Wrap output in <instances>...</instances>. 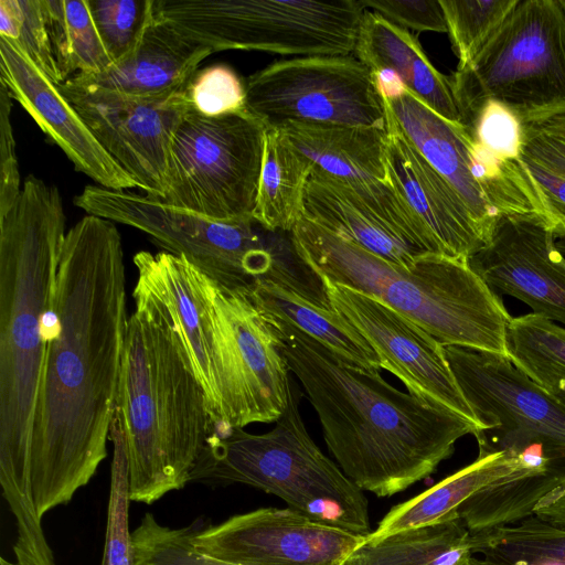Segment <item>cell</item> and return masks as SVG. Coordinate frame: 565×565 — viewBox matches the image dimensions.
Here are the masks:
<instances>
[{"instance_id": "cell-1", "label": "cell", "mask_w": 565, "mask_h": 565, "mask_svg": "<svg viewBox=\"0 0 565 565\" xmlns=\"http://www.w3.org/2000/svg\"><path fill=\"white\" fill-rule=\"evenodd\" d=\"M121 236L87 214L66 233L35 402L38 516L67 504L107 456L128 324Z\"/></svg>"}, {"instance_id": "cell-2", "label": "cell", "mask_w": 565, "mask_h": 565, "mask_svg": "<svg viewBox=\"0 0 565 565\" xmlns=\"http://www.w3.org/2000/svg\"><path fill=\"white\" fill-rule=\"evenodd\" d=\"M264 315V313H263ZM316 411L328 450L361 490L391 497L429 477L479 427L387 383L291 323L264 315Z\"/></svg>"}, {"instance_id": "cell-3", "label": "cell", "mask_w": 565, "mask_h": 565, "mask_svg": "<svg viewBox=\"0 0 565 565\" xmlns=\"http://www.w3.org/2000/svg\"><path fill=\"white\" fill-rule=\"evenodd\" d=\"M134 263V291L172 324L213 422L238 428L276 423L288 405L290 371L249 294L221 285L169 252L142 250Z\"/></svg>"}, {"instance_id": "cell-4", "label": "cell", "mask_w": 565, "mask_h": 565, "mask_svg": "<svg viewBox=\"0 0 565 565\" xmlns=\"http://www.w3.org/2000/svg\"><path fill=\"white\" fill-rule=\"evenodd\" d=\"M58 189L29 175L0 216V483L11 513H35L31 446L65 233Z\"/></svg>"}, {"instance_id": "cell-5", "label": "cell", "mask_w": 565, "mask_h": 565, "mask_svg": "<svg viewBox=\"0 0 565 565\" xmlns=\"http://www.w3.org/2000/svg\"><path fill=\"white\" fill-rule=\"evenodd\" d=\"M132 296L111 426L125 443L131 501L152 504L191 482L214 422L172 324Z\"/></svg>"}, {"instance_id": "cell-6", "label": "cell", "mask_w": 565, "mask_h": 565, "mask_svg": "<svg viewBox=\"0 0 565 565\" xmlns=\"http://www.w3.org/2000/svg\"><path fill=\"white\" fill-rule=\"evenodd\" d=\"M290 235L298 256L320 280L380 300L444 345L507 355L511 317L468 260L425 253L405 268L302 216Z\"/></svg>"}, {"instance_id": "cell-7", "label": "cell", "mask_w": 565, "mask_h": 565, "mask_svg": "<svg viewBox=\"0 0 565 565\" xmlns=\"http://www.w3.org/2000/svg\"><path fill=\"white\" fill-rule=\"evenodd\" d=\"M291 383L288 405L271 430L250 434L214 423L192 481L243 483L284 500L318 522L367 536V499L310 437Z\"/></svg>"}, {"instance_id": "cell-8", "label": "cell", "mask_w": 565, "mask_h": 565, "mask_svg": "<svg viewBox=\"0 0 565 565\" xmlns=\"http://www.w3.org/2000/svg\"><path fill=\"white\" fill-rule=\"evenodd\" d=\"M74 203L147 233L230 289L249 294L256 280L296 271L292 265L301 264L290 233L269 231L254 218L215 221L162 199L98 185L85 186Z\"/></svg>"}, {"instance_id": "cell-9", "label": "cell", "mask_w": 565, "mask_h": 565, "mask_svg": "<svg viewBox=\"0 0 565 565\" xmlns=\"http://www.w3.org/2000/svg\"><path fill=\"white\" fill-rule=\"evenodd\" d=\"M360 0H154V14L213 53L348 56L364 12Z\"/></svg>"}, {"instance_id": "cell-10", "label": "cell", "mask_w": 565, "mask_h": 565, "mask_svg": "<svg viewBox=\"0 0 565 565\" xmlns=\"http://www.w3.org/2000/svg\"><path fill=\"white\" fill-rule=\"evenodd\" d=\"M465 127L487 100L521 120L565 107V8L520 0L479 55L450 75Z\"/></svg>"}, {"instance_id": "cell-11", "label": "cell", "mask_w": 565, "mask_h": 565, "mask_svg": "<svg viewBox=\"0 0 565 565\" xmlns=\"http://www.w3.org/2000/svg\"><path fill=\"white\" fill-rule=\"evenodd\" d=\"M480 429L479 455L508 451L565 482V408L508 355L444 345Z\"/></svg>"}, {"instance_id": "cell-12", "label": "cell", "mask_w": 565, "mask_h": 565, "mask_svg": "<svg viewBox=\"0 0 565 565\" xmlns=\"http://www.w3.org/2000/svg\"><path fill=\"white\" fill-rule=\"evenodd\" d=\"M266 129L247 110L206 117L189 106L172 139L162 200L215 221L253 220Z\"/></svg>"}, {"instance_id": "cell-13", "label": "cell", "mask_w": 565, "mask_h": 565, "mask_svg": "<svg viewBox=\"0 0 565 565\" xmlns=\"http://www.w3.org/2000/svg\"><path fill=\"white\" fill-rule=\"evenodd\" d=\"M246 110L266 128L286 122L386 129L382 96L355 56L280 60L245 81Z\"/></svg>"}, {"instance_id": "cell-14", "label": "cell", "mask_w": 565, "mask_h": 565, "mask_svg": "<svg viewBox=\"0 0 565 565\" xmlns=\"http://www.w3.org/2000/svg\"><path fill=\"white\" fill-rule=\"evenodd\" d=\"M374 81L404 136L457 192L487 237L502 214L537 213L523 179L483 154L465 126L443 118L395 76L379 74Z\"/></svg>"}, {"instance_id": "cell-15", "label": "cell", "mask_w": 565, "mask_h": 565, "mask_svg": "<svg viewBox=\"0 0 565 565\" xmlns=\"http://www.w3.org/2000/svg\"><path fill=\"white\" fill-rule=\"evenodd\" d=\"M320 281L332 309L366 340L382 370L402 381L408 393L445 407L479 427L446 359L444 344L380 300L340 285Z\"/></svg>"}, {"instance_id": "cell-16", "label": "cell", "mask_w": 565, "mask_h": 565, "mask_svg": "<svg viewBox=\"0 0 565 565\" xmlns=\"http://www.w3.org/2000/svg\"><path fill=\"white\" fill-rule=\"evenodd\" d=\"M201 525L195 548L233 565H341L366 537L290 508H260Z\"/></svg>"}, {"instance_id": "cell-17", "label": "cell", "mask_w": 565, "mask_h": 565, "mask_svg": "<svg viewBox=\"0 0 565 565\" xmlns=\"http://www.w3.org/2000/svg\"><path fill=\"white\" fill-rule=\"evenodd\" d=\"M107 153L147 195L164 199L174 131L189 109L186 89L141 100L60 85Z\"/></svg>"}, {"instance_id": "cell-18", "label": "cell", "mask_w": 565, "mask_h": 565, "mask_svg": "<svg viewBox=\"0 0 565 565\" xmlns=\"http://www.w3.org/2000/svg\"><path fill=\"white\" fill-rule=\"evenodd\" d=\"M468 263L497 295L511 296L565 326V256L541 214L500 215Z\"/></svg>"}, {"instance_id": "cell-19", "label": "cell", "mask_w": 565, "mask_h": 565, "mask_svg": "<svg viewBox=\"0 0 565 565\" xmlns=\"http://www.w3.org/2000/svg\"><path fill=\"white\" fill-rule=\"evenodd\" d=\"M0 82L75 169L98 186L127 191L137 182L107 153L60 85L18 46L0 36Z\"/></svg>"}, {"instance_id": "cell-20", "label": "cell", "mask_w": 565, "mask_h": 565, "mask_svg": "<svg viewBox=\"0 0 565 565\" xmlns=\"http://www.w3.org/2000/svg\"><path fill=\"white\" fill-rule=\"evenodd\" d=\"M384 107L387 180L424 223L439 254L468 260L486 242V233L457 192L404 136L385 104Z\"/></svg>"}, {"instance_id": "cell-21", "label": "cell", "mask_w": 565, "mask_h": 565, "mask_svg": "<svg viewBox=\"0 0 565 565\" xmlns=\"http://www.w3.org/2000/svg\"><path fill=\"white\" fill-rule=\"evenodd\" d=\"M212 50L184 38L153 15L139 45L99 73L77 74L62 85L88 94L164 99L186 89L200 63Z\"/></svg>"}, {"instance_id": "cell-22", "label": "cell", "mask_w": 565, "mask_h": 565, "mask_svg": "<svg viewBox=\"0 0 565 565\" xmlns=\"http://www.w3.org/2000/svg\"><path fill=\"white\" fill-rule=\"evenodd\" d=\"M354 56L373 75L392 74L435 113L450 122L462 125L451 76L434 67L418 40L407 30L365 9Z\"/></svg>"}, {"instance_id": "cell-23", "label": "cell", "mask_w": 565, "mask_h": 565, "mask_svg": "<svg viewBox=\"0 0 565 565\" xmlns=\"http://www.w3.org/2000/svg\"><path fill=\"white\" fill-rule=\"evenodd\" d=\"M302 217L405 268L425 254L413 247L347 182L316 167L305 188Z\"/></svg>"}, {"instance_id": "cell-24", "label": "cell", "mask_w": 565, "mask_h": 565, "mask_svg": "<svg viewBox=\"0 0 565 565\" xmlns=\"http://www.w3.org/2000/svg\"><path fill=\"white\" fill-rule=\"evenodd\" d=\"M275 129L313 167L351 185L387 181V128L286 122Z\"/></svg>"}, {"instance_id": "cell-25", "label": "cell", "mask_w": 565, "mask_h": 565, "mask_svg": "<svg viewBox=\"0 0 565 565\" xmlns=\"http://www.w3.org/2000/svg\"><path fill=\"white\" fill-rule=\"evenodd\" d=\"M524 469L534 468L508 451L478 455L472 463L418 495L394 505L365 539L377 541L405 529L440 522L457 514L458 508L478 491Z\"/></svg>"}, {"instance_id": "cell-26", "label": "cell", "mask_w": 565, "mask_h": 565, "mask_svg": "<svg viewBox=\"0 0 565 565\" xmlns=\"http://www.w3.org/2000/svg\"><path fill=\"white\" fill-rule=\"evenodd\" d=\"M249 298L264 315L287 321L347 361L382 370L376 353L361 333L339 312L320 306L270 279H258Z\"/></svg>"}, {"instance_id": "cell-27", "label": "cell", "mask_w": 565, "mask_h": 565, "mask_svg": "<svg viewBox=\"0 0 565 565\" xmlns=\"http://www.w3.org/2000/svg\"><path fill=\"white\" fill-rule=\"evenodd\" d=\"M522 121L519 161L542 215L565 235V107Z\"/></svg>"}, {"instance_id": "cell-28", "label": "cell", "mask_w": 565, "mask_h": 565, "mask_svg": "<svg viewBox=\"0 0 565 565\" xmlns=\"http://www.w3.org/2000/svg\"><path fill=\"white\" fill-rule=\"evenodd\" d=\"M472 556L471 533L457 513L377 541L365 539L341 565H466Z\"/></svg>"}, {"instance_id": "cell-29", "label": "cell", "mask_w": 565, "mask_h": 565, "mask_svg": "<svg viewBox=\"0 0 565 565\" xmlns=\"http://www.w3.org/2000/svg\"><path fill=\"white\" fill-rule=\"evenodd\" d=\"M311 161L275 128H267L253 218L273 232L290 233L302 216Z\"/></svg>"}, {"instance_id": "cell-30", "label": "cell", "mask_w": 565, "mask_h": 565, "mask_svg": "<svg viewBox=\"0 0 565 565\" xmlns=\"http://www.w3.org/2000/svg\"><path fill=\"white\" fill-rule=\"evenodd\" d=\"M43 8L63 83L77 74L103 72L113 64L87 0H43Z\"/></svg>"}, {"instance_id": "cell-31", "label": "cell", "mask_w": 565, "mask_h": 565, "mask_svg": "<svg viewBox=\"0 0 565 565\" xmlns=\"http://www.w3.org/2000/svg\"><path fill=\"white\" fill-rule=\"evenodd\" d=\"M471 551L493 565H565V529L531 515L471 534Z\"/></svg>"}, {"instance_id": "cell-32", "label": "cell", "mask_w": 565, "mask_h": 565, "mask_svg": "<svg viewBox=\"0 0 565 565\" xmlns=\"http://www.w3.org/2000/svg\"><path fill=\"white\" fill-rule=\"evenodd\" d=\"M512 363L546 392L565 381V328L535 313L511 317L505 337Z\"/></svg>"}, {"instance_id": "cell-33", "label": "cell", "mask_w": 565, "mask_h": 565, "mask_svg": "<svg viewBox=\"0 0 565 565\" xmlns=\"http://www.w3.org/2000/svg\"><path fill=\"white\" fill-rule=\"evenodd\" d=\"M457 70L468 66L484 49L520 0H439Z\"/></svg>"}, {"instance_id": "cell-34", "label": "cell", "mask_w": 565, "mask_h": 565, "mask_svg": "<svg viewBox=\"0 0 565 565\" xmlns=\"http://www.w3.org/2000/svg\"><path fill=\"white\" fill-rule=\"evenodd\" d=\"M200 525L171 527L147 512L132 531L135 565H233L195 548L193 536Z\"/></svg>"}, {"instance_id": "cell-35", "label": "cell", "mask_w": 565, "mask_h": 565, "mask_svg": "<svg viewBox=\"0 0 565 565\" xmlns=\"http://www.w3.org/2000/svg\"><path fill=\"white\" fill-rule=\"evenodd\" d=\"M0 36L18 46L54 83L63 84L53 55L43 0H0Z\"/></svg>"}, {"instance_id": "cell-36", "label": "cell", "mask_w": 565, "mask_h": 565, "mask_svg": "<svg viewBox=\"0 0 565 565\" xmlns=\"http://www.w3.org/2000/svg\"><path fill=\"white\" fill-rule=\"evenodd\" d=\"M97 32L113 63L139 45L154 15V0H87Z\"/></svg>"}, {"instance_id": "cell-37", "label": "cell", "mask_w": 565, "mask_h": 565, "mask_svg": "<svg viewBox=\"0 0 565 565\" xmlns=\"http://www.w3.org/2000/svg\"><path fill=\"white\" fill-rule=\"evenodd\" d=\"M114 444L107 524L102 565H135L132 532L129 530V470L124 439L111 426Z\"/></svg>"}, {"instance_id": "cell-38", "label": "cell", "mask_w": 565, "mask_h": 565, "mask_svg": "<svg viewBox=\"0 0 565 565\" xmlns=\"http://www.w3.org/2000/svg\"><path fill=\"white\" fill-rule=\"evenodd\" d=\"M472 140L500 163L519 164L522 121L508 106L487 100L466 127Z\"/></svg>"}, {"instance_id": "cell-39", "label": "cell", "mask_w": 565, "mask_h": 565, "mask_svg": "<svg viewBox=\"0 0 565 565\" xmlns=\"http://www.w3.org/2000/svg\"><path fill=\"white\" fill-rule=\"evenodd\" d=\"M192 110L220 117L246 110L245 82L226 64H214L196 72L186 87Z\"/></svg>"}, {"instance_id": "cell-40", "label": "cell", "mask_w": 565, "mask_h": 565, "mask_svg": "<svg viewBox=\"0 0 565 565\" xmlns=\"http://www.w3.org/2000/svg\"><path fill=\"white\" fill-rule=\"evenodd\" d=\"M392 23L408 31L447 32L439 0H360Z\"/></svg>"}, {"instance_id": "cell-41", "label": "cell", "mask_w": 565, "mask_h": 565, "mask_svg": "<svg viewBox=\"0 0 565 565\" xmlns=\"http://www.w3.org/2000/svg\"><path fill=\"white\" fill-rule=\"evenodd\" d=\"M12 99L0 82V216L13 206L22 190L11 124Z\"/></svg>"}, {"instance_id": "cell-42", "label": "cell", "mask_w": 565, "mask_h": 565, "mask_svg": "<svg viewBox=\"0 0 565 565\" xmlns=\"http://www.w3.org/2000/svg\"><path fill=\"white\" fill-rule=\"evenodd\" d=\"M533 515L565 529V483L545 495L534 508Z\"/></svg>"}, {"instance_id": "cell-43", "label": "cell", "mask_w": 565, "mask_h": 565, "mask_svg": "<svg viewBox=\"0 0 565 565\" xmlns=\"http://www.w3.org/2000/svg\"><path fill=\"white\" fill-rule=\"evenodd\" d=\"M550 394L565 408V381L559 382Z\"/></svg>"}, {"instance_id": "cell-44", "label": "cell", "mask_w": 565, "mask_h": 565, "mask_svg": "<svg viewBox=\"0 0 565 565\" xmlns=\"http://www.w3.org/2000/svg\"><path fill=\"white\" fill-rule=\"evenodd\" d=\"M555 244L558 250L565 256V235L555 236Z\"/></svg>"}, {"instance_id": "cell-45", "label": "cell", "mask_w": 565, "mask_h": 565, "mask_svg": "<svg viewBox=\"0 0 565 565\" xmlns=\"http://www.w3.org/2000/svg\"><path fill=\"white\" fill-rule=\"evenodd\" d=\"M466 565H493L481 557H475V555L470 558V561Z\"/></svg>"}, {"instance_id": "cell-46", "label": "cell", "mask_w": 565, "mask_h": 565, "mask_svg": "<svg viewBox=\"0 0 565 565\" xmlns=\"http://www.w3.org/2000/svg\"><path fill=\"white\" fill-rule=\"evenodd\" d=\"M0 565H18V564L17 563H12V562L6 559L3 556H1Z\"/></svg>"}, {"instance_id": "cell-47", "label": "cell", "mask_w": 565, "mask_h": 565, "mask_svg": "<svg viewBox=\"0 0 565 565\" xmlns=\"http://www.w3.org/2000/svg\"><path fill=\"white\" fill-rule=\"evenodd\" d=\"M561 1H562L563 7L565 8V0H561Z\"/></svg>"}]
</instances>
